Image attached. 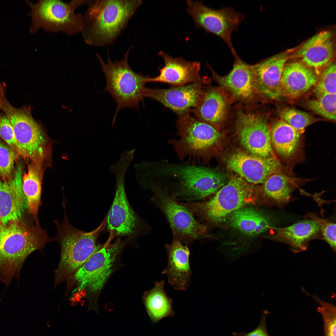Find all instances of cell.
I'll use <instances>...</instances> for the list:
<instances>
[{
  "label": "cell",
  "mask_w": 336,
  "mask_h": 336,
  "mask_svg": "<svg viewBox=\"0 0 336 336\" xmlns=\"http://www.w3.org/2000/svg\"><path fill=\"white\" fill-rule=\"evenodd\" d=\"M205 82L167 89L147 88L145 97L161 103L178 116L191 112L201 102L207 89Z\"/></svg>",
  "instance_id": "15"
},
{
  "label": "cell",
  "mask_w": 336,
  "mask_h": 336,
  "mask_svg": "<svg viewBox=\"0 0 336 336\" xmlns=\"http://www.w3.org/2000/svg\"><path fill=\"white\" fill-rule=\"evenodd\" d=\"M236 124L240 142L247 151L261 157L274 156L266 117L258 114L239 110Z\"/></svg>",
  "instance_id": "14"
},
{
  "label": "cell",
  "mask_w": 336,
  "mask_h": 336,
  "mask_svg": "<svg viewBox=\"0 0 336 336\" xmlns=\"http://www.w3.org/2000/svg\"><path fill=\"white\" fill-rule=\"evenodd\" d=\"M50 240L40 225L23 221L0 226V281L8 286L19 278L21 268L32 253L43 249Z\"/></svg>",
  "instance_id": "2"
},
{
  "label": "cell",
  "mask_w": 336,
  "mask_h": 336,
  "mask_svg": "<svg viewBox=\"0 0 336 336\" xmlns=\"http://www.w3.org/2000/svg\"><path fill=\"white\" fill-rule=\"evenodd\" d=\"M278 114L280 119L301 134L307 127L318 120L308 113L289 107L280 109Z\"/></svg>",
  "instance_id": "31"
},
{
  "label": "cell",
  "mask_w": 336,
  "mask_h": 336,
  "mask_svg": "<svg viewBox=\"0 0 336 336\" xmlns=\"http://www.w3.org/2000/svg\"><path fill=\"white\" fill-rule=\"evenodd\" d=\"M333 35L330 31H322L306 41L297 52L303 64L315 70L317 75L333 58L335 49Z\"/></svg>",
  "instance_id": "21"
},
{
  "label": "cell",
  "mask_w": 336,
  "mask_h": 336,
  "mask_svg": "<svg viewBox=\"0 0 336 336\" xmlns=\"http://www.w3.org/2000/svg\"><path fill=\"white\" fill-rule=\"evenodd\" d=\"M318 77L303 63L294 62L286 64L281 82L282 97L292 99L298 98L314 86Z\"/></svg>",
  "instance_id": "23"
},
{
  "label": "cell",
  "mask_w": 336,
  "mask_h": 336,
  "mask_svg": "<svg viewBox=\"0 0 336 336\" xmlns=\"http://www.w3.org/2000/svg\"><path fill=\"white\" fill-rule=\"evenodd\" d=\"M133 46L129 47L125 53L124 58L120 60L113 61L109 53L107 63L104 62L100 55L96 54L104 73L106 86L104 89L112 96L116 103V112L112 125H114L117 114L121 109L139 107L140 102L144 104L149 76L134 72L130 66L128 56Z\"/></svg>",
  "instance_id": "4"
},
{
  "label": "cell",
  "mask_w": 336,
  "mask_h": 336,
  "mask_svg": "<svg viewBox=\"0 0 336 336\" xmlns=\"http://www.w3.org/2000/svg\"><path fill=\"white\" fill-rule=\"evenodd\" d=\"M16 161L13 151L0 138V178L2 180H8L12 177Z\"/></svg>",
  "instance_id": "35"
},
{
  "label": "cell",
  "mask_w": 336,
  "mask_h": 336,
  "mask_svg": "<svg viewBox=\"0 0 336 336\" xmlns=\"http://www.w3.org/2000/svg\"><path fill=\"white\" fill-rule=\"evenodd\" d=\"M143 188L152 192V201L166 217L174 238L189 244L207 236L206 226L197 222L189 209L177 202L175 195L170 194L167 188L149 181Z\"/></svg>",
  "instance_id": "12"
},
{
  "label": "cell",
  "mask_w": 336,
  "mask_h": 336,
  "mask_svg": "<svg viewBox=\"0 0 336 336\" xmlns=\"http://www.w3.org/2000/svg\"><path fill=\"white\" fill-rule=\"evenodd\" d=\"M0 138L11 149L16 160L20 156L13 127L7 117L0 112Z\"/></svg>",
  "instance_id": "37"
},
{
  "label": "cell",
  "mask_w": 336,
  "mask_h": 336,
  "mask_svg": "<svg viewBox=\"0 0 336 336\" xmlns=\"http://www.w3.org/2000/svg\"><path fill=\"white\" fill-rule=\"evenodd\" d=\"M165 281L156 282L155 287L147 292L144 303L152 322L154 324L163 318L173 317L175 312L172 308V300L166 295L164 289Z\"/></svg>",
  "instance_id": "29"
},
{
  "label": "cell",
  "mask_w": 336,
  "mask_h": 336,
  "mask_svg": "<svg viewBox=\"0 0 336 336\" xmlns=\"http://www.w3.org/2000/svg\"><path fill=\"white\" fill-rule=\"evenodd\" d=\"M270 130L272 145L279 155L287 158L296 153L301 133L280 119L274 121Z\"/></svg>",
  "instance_id": "27"
},
{
  "label": "cell",
  "mask_w": 336,
  "mask_h": 336,
  "mask_svg": "<svg viewBox=\"0 0 336 336\" xmlns=\"http://www.w3.org/2000/svg\"><path fill=\"white\" fill-rule=\"evenodd\" d=\"M162 164L157 166V173L159 175L171 177L176 181L175 195L191 200L203 199L227 183L225 174L208 168L192 164Z\"/></svg>",
  "instance_id": "7"
},
{
  "label": "cell",
  "mask_w": 336,
  "mask_h": 336,
  "mask_svg": "<svg viewBox=\"0 0 336 336\" xmlns=\"http://www.w3.org/2000/svg\"><path fill=\"white\" fill-rule=\"evenodd\" d=\"M6 86L4 82H0V105L4 98L5 97Z\"/></svg>",
  "instance_id": "39"
},
{
  "label": "cell",
  "mask_w": 336,
  "mask_h": 336,
  "mask_svg": "<svg viewBox=\"0 0 336 336\" xmlns=\"http://www.w3.org/2000/svg\"><path fill=\"white\" fill-rule=\"evenodd\" d=\"M268 313L264 311L262 313L261 320L258 326L254 330L247 333L234 332V336H269L267 330L266 319Z\"/></svg>",
  "instance_id": "38"
},
{
  "label": "cell",
  "mask_w": 336,
  "mask_h": 336,
  "mask_svg": "<svg viewBox=\"0 0 336 336\" xmlns=\"http://www.w3.org/2000/svg\"><path fill=\"white\" fill-rule=\"evenodd\" d=\"M313 298L320 305L317 311L321 315L324 324V336H336V307L316 296Z\"/></svg>",
  "instance_id": "34"
},
{
  "label": "cell",
  "mask_w": 336,
  "mask_h": 336,
  "mask_svg": "<svg viewBox=\"0 0 336 336\" xmlns=\"http://www.w3.org/2000/svg\"><path fill=\"white\" fill-rule=\"evenodd\" d=\"M293 179L281 173L271 175L264 183L263 190L266 196L279 207L288 204L292 193L296 187Z\"/></svg>",
  "instance_id": "30"
},
{
  "label": "cell",
  "mask_w": 336,
  "mask_h": 336,
  "mask_svg": "<svg viewBox=\"0 0 336 336\" xmlns=\"http://www.w3.org/2000/svg\"><path fill=\"white\" fill-rule=\"evenodd\" d=\"M233 56V68L226 75H218L209 64L207 66L214 79L233 96L243 100H250L255 93L251 65L243 61L237 54Z\"/></svg>",
  "instance_id": "20"
},
{
  "label": "cell",
  "mask_w": 336,
  "mask_h": 336,
  "mask_svg": "<svg viewBox=\"0 0 336 336\" xmlns=\"http://www.w3.org/2000/svg\"><path fill=\"white\" fill-rule=\"evenodd\" d=\"M187 12L194 20L197 28L221 38L230 49L233 55L236 53L231 40L232 32L237 30L244 19V16L230 7L213 9L202 2L187 0Z\"/></svg>",
  "instance_id": "13"
},
{
  "label": "cell",
  "mask_w": 336,
  "mask_h": 336,
  "mask_svg": "<svg viewBox=\"0 0 336 336\" xmlns=\"http://www.w3.org/2000/svg\"><path fill=\"white\" fill-rule=\"evenodd\" d=\"M165 247L168 264L162 272L166 275L169 282L175 289L184 291L188 287L192 275L189 261L190 251L187 246L174 238L172 243Z\"/></svg>",
  "instance_id": "22"
},
{
  "label": "cell",
  "mask_w": 336,
  "mask_h": 336,
  "mask_svg": "<svg viewBox=\"0 0 336 336\" xmlns=\"http://www.w3.org/2000/svg\"><path fill=\"white\" fill-rule=\"evenodd\" d=\"M117 237L112 244L110 236L67 280L73 281L76 288L73 295L80 298L84 292L96 294L101 289L111 274L116 256L126 243L127 239Z\"/></svg>",
  "instance_id": "10"
},
{
  "label": "cell",
  "mask_w": 336,
  "mask_h": 336,
  "mask_svg": "<svg viewBox=\"0 0 336 336\" xmlns=\"http://www.w3.org/2000/svg\"><path fill=\"white\" fill-rule=\"evenodd\" d=\"M176 124L178 137L169 142L180 159L187 158L192 165L202 159L220 137L214 126L198 119L191 112L179 116Z\"/></svg>",
  "instance_id": "11"
},
{
  "label": "cell",
  "mask_w": 336,
  "mask_h": 336,
  "mask_svg": "<svg viewBox=\"0 0 336 336\" xmlns=\"http://www.w3.org/2000/svg\"><path fill=\"white\" fill-rule=\"evenodd\" d=\"M91 1L66 2L61 0H40L33 3L26 1L31 10L28 14L31 19L30 32L35 34L42 29L47 32H63L68 36L81 33L83 16L75 11L81 5H88Z\"/></svg>",
  "instance_id": "6"
},
{
  "label": "cell",
  "mask_w": 336,
  "mask_h": 336,
  "mask_svg": "<svg viewBox=\"0 0 336 336\" xmlns=\"http://www.w3.org/2000/svg\"><path fill=\"white\" fill-rule=\"evenodd\" d=\"M229 215L230 225L247 235L259 234L271 227L270 220L266 216L251 208H241Z\"/></svg>",
  "instance_id": "28"
},
{
  "label": "cell",
  "mask_w": 336,
  "mask_h": 336,
  "mask_svg": "<svg viewBox=\"0 0 336 336\" xmlns=\"http://www.w3.org/2000/svg\"><path fill=\"white\" fill-rule=\"evenodd\" d=\"M288 57L287 53L283 52L251 65L255 92L271 100L282 97L281 79Z\"/></svg>",
  "instance_id": "17"
},
{
  "label": "cell",
  "mask_w": 336,
  "mask_h": 336,
  "mask_svg": "<svg viewBox=\"0 0 336 336\" xmlns=\"http://www.w3.org/2000/svg\"><path fill=\"white\" fill-rule=\"evenodd\" d=\"M313 92L316 97L329 94H336V65L330 63L321 71Z\"/></svg>",
  "instance_id": "33"
},
{
  "label": "cell",
  "mask_w": 336,
  "mask_h": 336,
  "mask_svg": "<svg viewBox=\"0 0 336 336\" xmlns=\"http://www.w3.org/2000/svg\"><path fill=\"white\" fill-rule=\"evenodd\" d=\"M63 203L64 218L62 223L55 221L57 229V239L61 249L60 261L55 271L54 287L67 280L101 246L97 240L106 228L105 219L94 230L85 232L73 227L67 217Z\"/></svg>",
  "instance_id": "3"
},
{
  "label": "cell",
  "mask_w": 336,
  "mask_h": 336,
  "mask_svg": "<svg viewBox=\"0 0 336 336\" xmlns=\"http://www.w3.org/2000/svg\"><path fill=\"white\" fill-rule=\"evenodd\" d=\"M227 110L224 96L218 90L212 88L206 90L201 102L191 113L198 119L213 126L224 120Z\"/></svg>",
  "instance_id": "26"
},
{
  "label": "cell",
  "mask_w": 336,
  "mask_h": 336,
  "mask_svg": "<svg viewBox=\"0 0 336 336\" xmlns=\"http://www.w3.org/2000/svg\"><path fill=\"white\" fill-rule=\"evenodd\" d=\"M130 164L128 160L120 159L110 167L116 178V187L113 203L105 218L110 236L113 239L126 237L128 241L146 235L150 230L133 209L126 195L125 177Z\"/></svg>",
  "instance_id": "5"
},
{
  "label": "cell",
  "mask_w": 336,
  "mask_h": 336,
  "mask_svg": "<svg viewBox=\"0 0 336 336\" xmlns=\"http://www.w3.org/2000/svg\"></svg>",
  "instance_id": "40"
},
{
  "label": "cell",
  "mask_w": 336,
  "mask_h": 336,
  "mask_svg": "<svg viewBox=\"0 0 336 336\" xmlns=\"http://www.w3.org/2000/svg\"><path fill=\"white\" fill-rule=\"evenodd\" d=\"M142 4L140 0H91L83 16L85 43L98 47L113 43Z\"/></svg>",
  "instance_id": "1"
},
{
  "label": "cell",
  "mask_w": 336,
  "mask_h": 336,
  "mask_svg": "<svg viewBox=\"0 0 336 336\" xmlns=\"http://www.w3.org/2000/svg\"><path fill=\"white\" fill-rule=\"evenodd\" d=\"M44 161H31L22 177V186L28 209L36 225H39L38 212L41 204L43 165Z\"/></svg>",
  "instance_id": "25"
},
{
  "label": "cell",
  "mask_w": 336,
  "mask_h": 336,
  "mask_svg": "<svg viewBox=\"0 0 336 336\" xmlns=\"http://www.w3.org/2000/svg\"><path fill=\"white\" fill-rule=\"evenodd\" d=\"M158 55L165 65L160 69L158 75L149 77L147 82H162L173 86H180L204 82L201 76V64L198 61H186L181 58H173L162 51Z\"/></svg>",
  "instance_id": "19"
},
{
  "label": "cell",
  "mask_w": 336,
  "mask_h": 336,
  "mask_svg": "<svg viewBox=\"0 0 336 336\" xmlns=\"http://www.w3.org/2000/svg\"><path fill=\"white\" fill-rule=\"evenodd\" d=\"M227 165L247 181L255 184L264 183L271 175L281 172L282 168L275 156L263 157L240 151L230 156Z\"/></svg>",
  "instance_id": "18"
},
{
  "label": "cell",
  "mask_w": 336,
  "mask_h": 336,
  "mask_svg": "<svg viewBox=\"0 0 336 336\" xmlns=\"http://www.w3.org/2000/svg\"><path fill=\"white\" fill-rule=\"evenodd\" d=\"M256 199L251 187L240 177L235 176L208 200L181 203L202 220L216 223Z\"/></svg>",
  "instance_id": "8"
},
{
  "label": "cell",
  "mask_w": 336,
  "mask_h": 336,
  "mask_svg": "<svg viewBox=\"0 0 336 336\" xmlns=\"http://www.w3.org/2000/svg\"><path fill=\"white\" fill-rule=\"evenodd\" d=\"M305 105L309 109L326 119L336 120V94L322 95L307 100Z\"/></svg>",
  "instance_id": "32"
},
{
  "label": "cell",
  "mask_w": 336,
  "mask_h": 336,
  "mask_svg": "<svg viewBox=\"0 0 336 336\" xmlns=\"http://www.w3.org/2000/svg\"><path fill=\"white\" fill-rule=\"evenodd\" d=\"M0 110L13 127L19 156L31 161L45 160L49 152V145L42 127L33 117L31 107L16 108L5 97Z\"/></svg>",
  "instance_id": "9"
},
{
  "label": "cell",
  "mask_w": 336,
  "mask_h": 336,
  "mask_svg": "<svg viewBox=\"0 0 336 336\" xmlns=\"http://www.w3.org/2000/svg\"><path fill=\"white\" fill-rule=\"evenodd\" d=\"M315 222L320 230L322 239L325 240L335 252L336 250V224L319 217L313 212H309L305 216Z\"/></svg>",
  "instance_id": "36"
},
{
  "label": "cell",
  "mask_w": 336,
  "mask_h": 336,
  "mask_svg": "<svg viewBox=\"0 0 336 336\" xmlns=\"http://www.w3.org/2000/svg\"><path fill=\"white\" fill-rule=\"evenodd\" d=\"M273 228L274 233L268 238L287 244L294 252L306 250L309 242L312 240L322 239L319 227L310 219L301 221L287 227Z\"/></svg>",
  "instance_id": "24"
},
{
  "label": "cell",
  "mask_w": 336,
  "mask_h": 336,
  "mask_svg": "<svg viewBox=\"0 0 336 336\" xmlns=\"http://www.w3.org/2000/svg\"><path fill=\"white\" fill-rule=\"evenodd\" d=\"M22 165L19 162L11 178H0V226L23 221L28 210L22 188Z\"/></svg>",
  "instance_id": "16"
}]
</instances>
